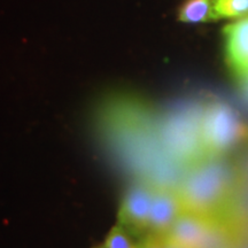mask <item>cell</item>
Instances as JSON below:
<instances>
[{
  "label": "cell",
  "instance_id": "obj_5",
  "mask_svg": "<svg viewBox=\"0 0 248 248\" xmlns=\"http://www.w3.org/2000/svg\"><path fill=\"white\" fill-rule=\"evenodd\" d=\"M183 213L184 209L177 187L155 186L148 233L166 235Z\"/></svg>",
  "mask_w": 248,
  "mask_h": 248
},
{
  "label": "cell",
  "instance_id": "obj_1",
  "mask_svg": "<svg viewBox=\"0 0 248 248\" xmlns=\"http://www.w3.org/2000/svg\"><path fill=\"white\" fill-rule=\"evenodd\" d=\"M204 159L193 164L177 187L184 212L204 217H228L233 202L234 182L229 167Z\"/></svg>",
  "mask_w": 248,
  "mask_h": 248
},
{
  "label": "cell",
  "instance_id": "obj_12",
  "mask_svg": "<svg viewBox=\"0 0 248 248\" xmlns=\"http://www.w3.org/2000/svg\"><path fill=\"white\" fill-rule=\"evenodd\" d=\"M139 248H164L163 235L147 233L141 243H139Z\"/></svg>",
  "mask_w": 248,
  "mask_h": 248
},
{
  "label": "cell",
  "instance_id": "obj_6",
  "mask_svg": "<svg viewBox=\"0 0 248 248\" xmlns=\"http://www.w3.org/2000/svg\"><path fill=\"white\" fill-rule=\"evenodd\" d=\"M225 54L229 67L238 78L248 80V17L224 29Z\"/></svg>",
  "mask_w": 248,
  "mask_h": 248
},
{
  "label": "cell",
  "instance_id": "obj_10",
  "mask_svg": "<svg viewBox=\"0 0 248 248\" xmlns=\"http://www.w3.org/2000/svg\"><path fill=\"white\" fill-rule=\"evenodd\" d=\"M217 18H243L248 15V0H214Z\"/></svg>",
  "mask_w": 248,
  "mask_h": 248
},
{
  "label": "cell",
  "instance_id": "obj_8",
  "mask_svg": "<svg viewBox=\"0 0 248 248\" xmlns=\"http://www.w3.org/2000/svg\"><path fill=\"white\" fill-rule=\"evenodd\" d=\"M237 232L229 217H212L198 248H235Z\"/></svg>",
  "mask_w": 248,
  "mask_h": 248
},
{
  "label": "cell",
  "instance_id": "obj_2",
  "mask_svg": "<svg viewBox=\"0 0 248 248\" xmlns=\"http://www.w3.org/2000/svg\"><path fill=\"white\" fill-rule=\"evenodd\" d=\"M243 132V124L229 105L216 101L202 107L200 133L206 159L225 153L239 140Z\"/></svg>",
  "mask_w": 248,
  "mask_h": 248
},
{
  "label": "cell",
  "instance_id": "obj_14",
  "mask_svg": "<svg viewBox=\"0 0 248 248\" xmlns=\"http://www.w3.org/2000/svg\"><path fill=\"white\" fill-rule=\"evenodd\" d=\"M246 94H247V98H248V80H246Z\"/></svg>",
  "mask_w": 248,
  "mask_h": 248
},
{
  "label": "cell",
  "instance_id": "obj_4",
  "mask_svg": "<svg viewBox=\"0 0 248 248\" xmlns=\"http://www.w3.org/2000/svg\"><path fill=\"white\" fill-rule=\"evenodd\" d=\"M155 185L138 182L126 191L119 212V222L125 230L148 233Z\"/></svg>",
  "mask_w": 248,
  "mask_h": 248
},
{
  "label": "cell",
  "instance_id": "obj_3",
  "mask_svg": "<svg viewBox=\"0 0 248 248\" xmlns=\"http://www.w3.org/2000/svg\"><path fill=\"white\" fill-rule=\"evenodd\" d=\"M201 110L202 108L173 117L164 131V142L170 154L191 166L206 159L200 133Z\"/></svg>",
  "mask_w": 248,
  "mask_h": 248
},
{
  "label": "cell",
  "instance_id": "obj_11",
  "mask_svg": "<svg viewBox=\"0 0 248 248\" xmlns=\"http://www.w3.org/2000/svg\"><path fill=\"white\" fill-rule=\"evenodd\" d=\"M100 248H139V244L133 243L128 231L122 225L117 224L109 231Z\"/></svg>",
  "mask_w": 248,
  "mask_h": 248
},
{
  "label": "cell",
  "instance_id": "obj_13",
  "mask_svg": "<svg viewBox=\"0 0 248 248\" xmlns=\"http://www.w3.org/2000/svg\"><path fill=\"white\" fill-rule=\"evenodd\" d=\"M163 245L164 248H184L179 244L175 243V241L167 237V235H163Z\"/></svg>",
  "mask_w": 248,
  "mask_h": 248
},
{
  "label": "cell",
  "instance_id": "obj_9",
  "mask_svg": "<svg viewBox=\"0 0 248 248\" xmlns=\"http://www.w3.org/2000/svg\"><path fill=\"white\" fill-rule=\"evenodd\" d=\"M178 18L186 23H203L217 20L214 0H185L179 8Z\"/></svg>",
  "mask_w": 248,
  "mask_h": 248
},
{
  "label": "cell",
  "instance_id": "obj_7",
  "mask_svg": "<svg viewBox=\"0 0 248 248\" xmlns=\"http://www.w3.org/2000/svg\"><path fill=\"white\" fill-rule=\"evenodd\" d=\"M209 217L184 212L166 235L184 248H198L202 240Z\"/></svg>",
  "mask_w": 248,
  "mask_h": 248
}]
</instances>
